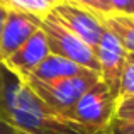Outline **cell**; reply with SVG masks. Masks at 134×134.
I'll use <instances>...</instances> for the list:
<instances>
[{
	"mask_svg": "<svg viewBox=\"0 0 134 134\" xmlns=\"http://www.w3.org/2000/svg\"><path fill=\"white\" fill-rule=\"evenodd\" d=\"M5 17H7V9L0 3V32H2V27H3V22H5Z\"/></svg>",
	"mask_w": 134,
	"mask_h": 134,
	"instance_id": "obj_17",
	"label": "cell"
},
{
	"mask_svg": "<svg viewBox=\"0 0 134 134\" xmlns=\"http://www.w3.org/2000/svg\"><path fill=\"white\" fill-rule=\"evenodd\" d=\"M65 2H70V3H75V5L83 7V9L93 12L97 17H105V15L114 14V10H112V7L109 5L107 0H65Z\"/></svg>",
	"mask_w": 134,
	"mask_h": 134,
	"instance_id": "obj_14",
	"label": "cell"
},
{
	"mask_svg": "<svg viewBox=\"0 0 134 134\" xmlns=\"http://www.w3.org/2000/svg\"><path fill=\"white\" fill-rule=\"evenodd\" d=\"M127 15H131V17H134V3H132V7H131V10H129V14Z\"/></svg>",
	"mask_w": 134,
	"mask_h": 134,
	"instance_id": "obj_20",
	"label": "cell"
},
{
	"mask_svg": "<svg viewBox=\"0 0 134 134\" xmlns=\"http://www.w3.org/2000/svg\"><path fill=\"white\" fill-rule=\"evenodd\" d=\"M2 85H3V66L0 63V90H2Z\"/></svg>",
	"mask_w": 134,
	"mask_h": 134,
	"instance_id": "obj_19",
	"label": "cell"
},
{
	"mask_svg": "<svg viewBox=\"0 0 134 134\" xmlns=\"http://www.w3.org/2000/svg\"><path fill=\"white\" fill-rule=\"evenodd\" d=\"M126 56H127V51L119 44V41L109 31L104 29V34L97 46V59L98 68H100L98 76H100V82L107 87L115 98H119Z\"/></svg>",
	"mask_w": 134,
	"mask_h": 134,
	"instance_id": "obj_5",
	"label": "cell"
},
{
	"mask_svg": "<svg viewBox=\"0 0 134 134\" xmlns=\"http://www.w3.org/2000/svg\"><path fill=\"white\" fill-rule=\"evenodd\" d=\"M109 132L110 134H134V124H124V122L112 121Z\"/></svg>",
	"mask_w": 134,
	"mask_h": 134,
	"instance_id": "obj_16",
	"label": "cell"
},
{
	"mask_svg": "<svg viewBox=\"0 0 134 134\" xmlns=\"http://www.w3.org/2000/svg\"><path fill=\"white\" fill-rule=\"evenodd\" d=\"M114 121L124 122V124H134V95L117 98Z\"/></svg>",
	"mask_w": 134,
	"mask_h": 134,
	"instance_id": "obj_13",
	"label": "cell"
},
{
	"mask_svg": "<svg viewBox=\"0 0 134 134\" xmlns=\"http://www.w3.org/2000/svg\"><path fill=\"white\" fill-rule=\"evenodd\" d=\"M41 27V20L32 15L7 9V17L0 32V63L14 54Z\"/></svg>",
	"mask_w": 134,
	"mask_h": 134,
	"instance_id": "obj_7",
	"label": "cell"
},
{
	"mask_svg": "<svg viewBox=\"0 0 134 134\" xmlns=\"http://www.w3.org/2000/svg\"><path fill=\"white\" fill-rule=\"evenodd\" d=\"M0 121L27 134H88L65 114L46 105L5 68L0 90Z\"/></svg>",
	"mask_w": 134,
	"mask_h": 134,
	"instance_id": "obj_1",
	"label": "cell"
},
{
	"mask_svg": "<svg viewBox=\"0 0 134 134\" xmlns=\"http://www.w3.org/2000/svg\"><path fill=\"white\" fill-rule=\"evenodd\" d=\"M129 95H134V53H127L126 56L121 88H119V98L129 97Z\"/></svg>",
	"mask_w": 134,
	"mask_h": 134,
	"instance_id": "obj_12",
	"label": "cell"
},
{
	"mask_svg": "<svg viewBox=\"0 0 134 134\" xmlns=\"http://www.w3.org/2000/svg\"><path fill=\"white\" fill-rule=\"evenodd\" d=\"M14 134H27V132H22V131H19V129H12Z\"/></svg>",
	"mask_w": 134,
	"mask_h": 134,
	"instance_id": "obj_21",
	"label": "cell"
},
{
	"mask_svg": "<svg viewBox=\"0 0 134 134\" xmlns=\"http://www.w3.org/2000/svg\"><path fill=\"white\" fill-rule=\"evenodd\" d=\"M105 134H110V132H105Z\"/></svg>",
	"mask_w": 134,
	"mask_h": 134,
	"instance_id": "obj_23",
	"label": "cell"
},
{
	"mask_svg": "<svg viewBox=\"0 0 134 134\" xmlns=\"http://www.w3.org/2000/svg\"><path fill=\"white\" fill-rule=\"evenodd\" d=\"M88 71L90 70L80 66L78 63H73L70 59L56 56V54H49L31 75L39 78V80H44V82H54V80H65V78H71V76H80V75H85Z\"/></svg>",
	"mask_w": 134,
	"mask_h": 134,
	"instance_id": "obj_9",
	"label": "cell"
},
{
	"mask_svg": "<svg viewBox=\"0 0 134 134\" xmlns=\"http://www.w3.org/2000/svg\"><path fill=\"white\" fill-rule=\"evenodd\" d=\"M49 54H51V53H49L46 34L39 27V29L24 43V46H20L10 58H7L5 61L2 63V66L15 76L31 75Z\"/></svg>",
	"mask_w": 134,
	"mask_h": 134,
	"instance_id": "obj_8",
	"label": "cell"
},
{
	"mask_svg": "<svg viewBox=\"0 0 134 134\" xmlns=\"http://www.w3.org/2000/svg\"><path fill=\"white\" fill-rule=\"evenodd\" d=\"M0 3L9 10H17V12L32 15L39 20L49 12H53L54 7L58 5L56 0H0Z\"/></svg>",
	"mask_w": 134,
	"mask_h": 134,
	"instance_id": "obj_11",
	"label": "cell"
},
{
	"mask_svg": "<svg viewBox=\"0 0 134 134\" xmlns=\"http://www.w3.org/2000/svg\"><path fill=\"white\" fill-rule=\"evenodd\" d=\"M0 134H14V131H12L10 126H7L5 122L0 121Z\"/></svg>",
	"mask_w": 134,
	"mask_h": 134,
	"instance_id": "obj_18",
	"label": "cell"
},
{
	"mask_svg": "<svg viewBox=\"0 0 134 134\" xmlns=\"http://www.w3.org/2000/svg\"><path fill=\"white\" fill-rule=\"evenodd\" d=\"M54 12L66 24V27L70 31H73L83 43H87L90 48L97 49L98 41L104 34V27H102L98 17L93 12L70 2L58 3L54 7Z\"/></svg>",
	"mask_w": 134,
	"mask_h": 134,
	"instance_id": "obj_6",
	"label": "cell"
},
{
	"mask_svg": "<svg viewBox=\"0 0 134 134\" xmlns=\"http://www.w3.org/2000/svg\"><path fill=\"white\" fill-rule=\"evenodd\" d=\"M41 29L46 34L51 54L66 58L73 63H78L80 66L98 75L100 68H98V59H97V49L90 48L73 31H70L54 10L41 19Z\"/></svg>",
	"mask_w": 134,
	"mask_h": 134,
	"instance_id": "obj_4",
	"label": "cell"
},
{
	"mask_svg": "<svg viewBox=\"0 0 134 134\" xmlns=\"http://www.w3.org/2000/svg\"><path fill=\"white\" fill-rule=\"evenodd\" d=\"M102 27L112 34L127 53H134V17L122 14H110L98 17Z\"/></svg>",
	"mask_w": 134,
	"mask_h": 134,
	"instance_id": "obj_10",
	"label": "cell"
},
{
	"mask_svg": "<svg viewBox=\"0 0 134 134\" xmlns=\"http://www.w3.org/2000/svg\"><path fill=\"white\" fill-rule=\"evenodd\" d=\"M115 105L117 98L98 80L70 109L66 117L82 126L88 134H105L114 121Z\"/></svg>",
	"mask_w": 134,
	"mask_h": 134,
	"instance_id": "obj_3",
	"label": "cell"
},
{
	"mask_svg": "<svg viewBox=\"0 0 134 134\" xmlns=\"http://www.w3.org/2000/svg\"><path fill=\"white\" fill-rule=\"evenodd\" d=\"M56 2H58V3H61V2H65V0H56Z\"/></svg>",
	"mask_w": 134,
	"mask_h": 134,
	"instance_id": "obj_22",
	"label": "cell"
},
{
	"mask_svg": "<svg viewBox=\"0 0 134 134\" xmlns=\"http://www.w3.org/2000/svg\"><path fill=\"white\" fill-rule=\"evenodd\" d=\"M17 78L46 105L66 115L70 109L80 100V97L95 82L100 80V76L93 71H88L85 75L71 76V78L65 80H54V82H44V80H39L32 75H24L17 76Z\"/></svg>",
	"mask_w": 134,
	"mask_h": 134,
	"instance_id": "obj_2",
	"label": "cell"
},
{
	"mask_svg": "<svg viewBox=\"0 0 134 134\" xmlns=\"http://www.w3.org/2000/svg\"><path fill=\"white\" fill-rule=\"evenodd\" d=\"M109 5L112 7L114 14H122V15H127L129 10H131L134 0H107Z\"/></svg>",
	"mask_w": 134,
	"mask_h": 134,
	"instance_id": "obj_15",
	"label": "cell"
}]
</instances>
